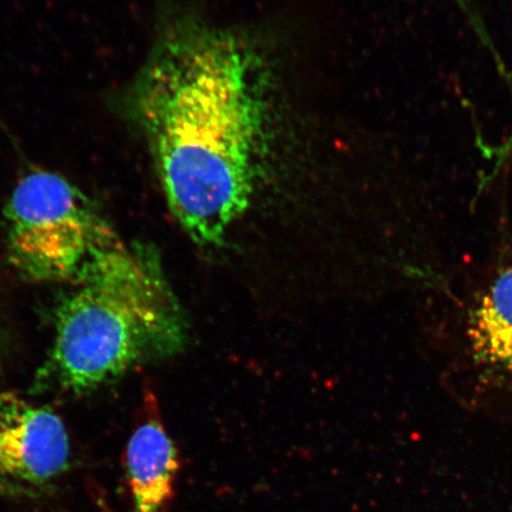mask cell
Wrapping results in <instances>:
<instances>
[{"label":"cell","instance_id":"obj_6","mask_svg":"<svg viewBox=\"0 0 512 512\" xmlns=\"http://www.w3.org/2000/svg\"><path fill=\"white\" fill-rule=\"evenodd\" d=\"M125 472L134 512H166L175 494L179 454L151 390L125 450Z\"/></svg>","mask_w":512,"mask_h":512},{"label":"cell","instance_id":"obj_1","mask_svg":"<svg viewBox=\"0 0 512 512\" xmlns=\"http://www.w3.org/2000/svg\"><path fill=\"white\" fill-rule=\"evenodd\" d=\"M113 105L143 134L175 219L197 245L221 246L251 202L264 143L259 54L233 31L181 19Z\"/></svg>","mask_w":512,"mask_h":512},{"label":"cell","instance_id":"obj_4","mask_svg":"<svg viewBox=\"0 0 512 512\" xmlns=\"http://www.w3.org/2000/svg\"><path fill=\"white\" fill-rule=\"evenodd\" d=\"M12 265L35 280L75 281L118 239L85 192L55 172L19 179L5 207Z\"/></svg>","mask_w":512,"mask_h":512},{"label":"cell","instance_id":"obj_5","mask_svg":"<svg viewBox=\"0 0 512 512\" xmlns=\"http://www.w3.org/2000/svg\"><path fill=\"white\" fill-rule=\"evenodd\" d=\"M69 465V435L60 416L18 394H0V491L41 496Z\"/></svg>","mask_w":512,"mask_h":512},{"label":"cell","instance_id":"obj_3","mask_svg":"<svg viewBox=\"0 0 512 512\" xmlns=\"http://www.w3.org/2000/svg\"><path fill=\"white\" fill-rule=\"evenodd\" d=\"M421 291L420 347L440 387L466 411L512 421V247Z\"/></svg>","mask_w":512,"mask_h":512},{"label":"cell","instance_id":"obj_2","mask_svg":"<svg viewBox=\"0 0 512 512\" xmlns=\"http://www.w3.org/2000/svg\"><path fill=\"white\" fill-rule=\"evenodd\" d=\"M57 309L50 379L86 393L183 342L181 311L152 252L118 238L102 249Z\"/></svg>","mask_w":512,"mask_h":512}]
</instances>
